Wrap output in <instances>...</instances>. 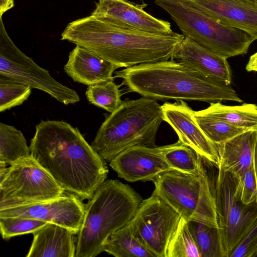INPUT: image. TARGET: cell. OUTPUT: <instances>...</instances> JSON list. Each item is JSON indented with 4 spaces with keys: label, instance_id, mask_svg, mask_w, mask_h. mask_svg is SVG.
Here are the masks:
<instances>
[{
    "label": "cell",
    "instance_id": "obj_28",
    "mask_svg": "<svg viewBox=\"0 0 257 257\" xmlns=\"http://www.w3.org/2000/svg\"><path fill=\"white\" fill-rule=\"evenodd\" d=\"M166 257H201L188 221L183 218L170 240Z\"/></svg>",
    "mask_w": 257,
    "mask_h": 257
},
{
    "label": "cell",
    "instance_id": "obj_25",
    "mask_svg": "<svg viewBox=\"0 0 257 257\" xmlns=\"http://www.w3.org/2000/svg\"><path fill=\"white\" fill-rule=\"evenodd\" d=\"M188 223L201 257H225L218 228L195 221Z\"/></svg>",
    "mask_w": 257,
    "mask_h": 257
},
{
    "label": "cell",
    "instance_id": "obj_3",
    "mask_svg": "<svg viewBox=\"0 0 257 257\" xmlns=\"http://www.w3.org/2000/svg\"><path fill=\"white\" fill-rule=\"evenodd\" d=\"M128 92L156 100L242 102L230 84L206 76L173 59L114 72Z\"/></svg>",
    "mask_w": 257,
    "mask_h": 257
},
{
    "label": "cell",
    "instance_id": "obj_9",
    "mask_svg": "<svg viewBox=\"0 0 257 257\" xmlns=\"http://www.w3.org/2000/svg\"><path fill=\"white\" fill-rule=\"evenodd\" d=\"M0 16V75L45 92L65 105L79 101L80 97L75 90L56 80L48 70L15 45L7 33L2 16Z\"/></svg>",
    "mask_w": 257,
    "mask_h": 257
},
{
    "label": "cell",
    "instance_id": "obj_26",
    "mask_svg": "<svg viewBox=\"0 0 257 257\" xmlns=\"http://www.w3.org/2000/svg\"><path fill=\"white\" fill-rule=\"evenodd\" d=\"M121 85L116 84L114 77L101 82L88 86L86 96L88 101L109 113L113 112L122 100Z\"/></svg>",
    "mask_w": 257,
    "mask_h": 257
},
{
    "label": "cell",
    "instance_id": "obj_32",
    "mask_svg": "<svg viewBox=\"0 0 257 257\" xmlns=\"http://www.w3.org/2000/svg\"><path fill=\"white\" fill-rule=\"evenodd\" d=\"M229 257H257V218Z\"/></svg>",
    "mask_w": 257,
    "mask_h": 257
},
{
    "label": "cell",
    "instance_id": "obj_2",
    "mask_svg": "<svg viewBox=\"0 0 257 257\" xmlns=\"http://www.w3.org/2000/svg\"><path fill=\"white\" fill-rule=\"evenodd\" d=\"M61 36L118 68L169 60L185 37L123 27L92 15L69 23Z\"/></svg>",
    "mask_w": 257,
    "mask_h": 257
},
{
    "label": "cell",
    "instance_id": "obj_21",
    "mask_svg": "<svg viewBox=\"0 0 257 257\" xmlns=\"http://www.w3.org/2000/svg\"><path fill=\"white\" fill-rule=\"evenodd\" d=\"M206 115L218 119L248 131L257 132V105L243 103L226 105L219 101L210 103L207 108L199 110Z\"/></svg>",
    "mask_w": 257,
    "mask_h": 257
},
{
    "label": "cell",
    "instance_id": "obj_16",
    "mask_svg": "<svg viewBox=\"0 0 257 257\" xmlns=\"http://www.w3.org/2000/svg\"><path fill=\"white\" fill-rule=\"evenodd\" d=\"M212 18L257 40V2L252 0H185Z\"/></svg>",
    "mask_w": 257,
    "mask_h": 257
},
{
    "label": "cell",
    "instance_id": "obj_15",
    "mask_svg": "<svg viewBox=\"0 0 257 257\" xmlns=\"http://www.w3.org/2000/svg\"><path fill=\"white\" fill-rule=\"evenodd\" d=\"M146 5L127 0H98L91 15L121 26L154 33L173 32L170 23L146 12Z\"/></svg>",
    "mask_w": 257,
    "mask_h": 257
},
{
    "label": "cell",
    "instance_id": "obj_29",
    "mask_svg": "<svg viewBox=\"0 0 257 257\" xmlns=\"http://www.w3.org/2000/svg\"><path fill=\"white\" fill-rule=\"evenodd\" d=\"M31 93V88L13 79L0 75V112L22 104Z\"/></svg>",
    "mask_w": 257,
    "mask_h": 257
},
{
    "label": "cell",
    "instance_id": "obj_35",
    "mask_svg": "<svg viewBox=\"0 0 257 257\" xmlns=\"http://www.w3.org/2000/svg\"><path fill=\"white\" fill-rule=\"evenodd\" d=\"M253 166L254 170L255 175L257 182V139L255 143V146L254 150L253 159Z\"/></svg>",
    "mask_w": 257,
    "mask_h": 257
},
{
    "label": "cell",
    "instance_id": "obj_23",
    "mask_svg": "<svg viewBox=\"0 0 257 257\" xmlns=\"http://www.w3.org/2000/svg\"><path fill=\"white\" fill-rule=\"evenodd\" d=\"M162 152L166 162L174 170L196 174L205 169L201 157L179 140L174 144L163 146Z\"/></svg>",
    "mask_w": 257,
    "mask_h": 257
},
{
    "label": "cell",
    "instance_id": "obj_4",
    "mask_svg": "<svg viewBox=\"0 0 257 257\" xmlns=\"http://www.w3.org/2000/svg\"><path fill=\"white\" fill-rule=\"evenodd\" d=\"M143 199L127 184L105 180L84 204V215L77 233L75 257H94L112 233L128 224Z\"/></svg>",
    "mask_w": 257,
    "mask_h": 257
},
{
    "label": "cell",
    "instance_id": "obj_7",
    "mask_svg": "<svg viewBox=\"0 0 257 257\" xmlns=\"http://www.w3.org/2000/svg\"><path fill=\"white\" fill-rule=\"evenodd\" d=\"M155 193L187 221L218 228L215 196L204 169L196 174L165 172L153 181Z\"/></svg>",
    "mask_w": 257,
    "mask_h": 257
},
{
    "label": "cell",
    "instance_id": "obj_19",
    "mask_svg": "<svg viewBox=\"0 0 257 257\" xmlns=\"http://www.w3.org/2000/svg\"><path fill=\"white\" fill-rule=\"evenodd\" d=\"M33 234L27 257H75V234L68 228L48 223Z\"/></svg>",
    "mask_w": 257,
    "mask_h": 257
},
{
    "label": "cell",
    "instance_id": "obj_36",
    "mask_svg": "<svg viewBox=\"0 0 257 257\" xmlns=\"http://www.w3.org/2000/svg\"><path fill=\"white\" fill-rule=\"evenodd\" d=\"M252 1H254L257 2V0H252Z\"/></svg>",
    "mask_w": 257,
    "mask_h": 257
},
{
    "label": "cell",
    "instance_id": "obj_12",
    "mask_svg": "<svg viewBox=\"0 0 257 257\" xmlns=\"http://www.w3.org/2000/svg\"><path fill=\"white\" fill-rule=\"evenodd\" d=\"M82 201L74 194L64 193L54 200L0 209V217L38 219L62 226L76 234L79 231L84 215Z\"/></svg>",
    "mask_w": 257,
    "mask_h": 257
},
{
    "label": "cell",
    "instance_id": "obj_20",
    "mask_svg": "<svg viewBox=\"0 0 257 257\" xmlns=\"http://www.w3.org/2000/svg\"><path fill=\"white\" fill-rule=\"evenodd\" d=\"M256 139L257 132L249 131L217 145L218 166L236 178L242 176L253 164Z\"/></svg>",
    "mask_w": 257,
    "mask_h": 257
},
{
    "label": "cell",
    "instance_id": "obj_11",
    "mask_svg": "<svg viewBox=\"0 0 257 257\" xmlns=\"http://www.w3.org/2000/svg\"><path fill=\"white\" fill-rule=\"evenodd\" d=\"M180 215L154 192L143 200L128 223L135 236L155 256L166 257Z\"/></svg>",
    "mask_w": 257,
    "mask_h": 257
},
{
    "label": "cell",
    "instance_id": "obj_8",
    "mask_svg": "<svg viewBox=\"0 0 257 257\" xmlns=\"http://www.w3.org/2000/svg\"><path fill=\"white\" fill-rule=\"evenodd\" d=\"M65 192L31 155L10 165L0 180V209L54 200Z\"/></svg>",
    "mask_w": 257,
    "mask_h": 257
},
{
    "label": "cell",
    "instance_id": "obj_18",
    "mask_svg": "<svg viewBox=\"0 0 257 257\" xmlns=\"http://www.w3.org/2000/svg\"><path fill=\"white\" fill-rule=\"evenodd\" d=\"M117 69L111 62L78 45L70 52L64 67L65 73L74 82L88 86L113 78Z\"/></svg>",
    "mask_w": 257,
    "mask_h": 257
},
{
    "label": "cell",
    "instance_id": "obj_14",
    "mask_svg": "<svg viewBox=\"0 0 257 257\" xmlns=\"http://www.w3.org/2000/svg\"><path fill=\"white\" fill-rule=\"evenodd\" d=\"M162 150L163 146L131 147L114 157L109 165L119 177L128 182H153L161 174L174 170Z\"/></svg>",
    "mask_w": 257,
    "mask_h": 257
},
{
    "label": "cell",
    "instance_id": "obj_10",
    "mask_svg": "<svg viewBox=\"0 0 257 257\" xmlns=\"http://www.w3.org/2000/svg\"><path fill=\"white\" fill-rule=\"evenodd\" d=\"M215 198L225 257H229L257 218V202L244 204L234 197L235 177L218 166Z\"/></svg>",
    "mask_w": 257,
    "mask_h": 257
},
{
    "label": "cell",
    "instance_id": "obj_13",
    "mask_svg": "<svg viewBox=\"0 0 257 257\" xmlns=\"http://www.w3.org/2000/svg\"><path fill=\"white\" fill-rule=\"evenodd\" d=\"M164 121L177 134L179 140L201 158L216 166L219 163L217 146L211 141L197 124L195 111L184 100L166 102L161 105Z\"/></svg>",
    "mask_w": 257,
    "mask_h": 257
},
{
    "label": "cell",
    "instance_id": "obj_17",
    "mask_svg": "<svg viewBox=\"0 0 257 257\" xmlns=\"http://www.w3.org/2000/svg\"><path fill=\"white\" fill-rule=\"evenodd\" d=\"M174 60L209 77L230 84L232 72L227 59L185 37L176 48Z\"/></svg>",
    "mask_w": 257,
    "mask_h": 257
},
{
    "label": "cell",
    "instance_id": "obj_31",
    "mask_svg": "<svg viewBox=\"0 0 257 257\" xmlns=\"http://www.w3.org/2000/svg\"><path fill=\"white\" fill-rule=\"evenodd\" d=\"M234 195L244 204L257 202V182L253 164L242 176L235 177Z\"/></svg>",
    "mask_w": 257,
    "mask_h": 257
},
{
    "label": "cell",
    "instance_id": "obj_22",
    "mask_svg": "<svg viewBox=\"0 0 257 257\" xmlns=\"http://www.w3.org/2000/svg\"><path fill=\"white\" fill-rule=\"evenodd\" d=\"M103 251L115 257H155L135 236L128 224L108 237Z\"/></svg>",
    "mask_w": 257,
    "mask_h": 257
},
{
    "label": "cell",
    "instance_id": "obj_5",
    "mask_svg": "<svg viewBox=\"0 0 257 257\" xmlns=\"http://www.w3.org/2000/svg\"><path fill=\"white\" fill-rule=\"evenodd\" d=\"M163 121L162 107L157 100L144 97L126 99L107 115L91 146L109 162L131 147H156L157 134Z\"/></svg>",
    "mask_w": 257,
    "mask_h": 257
},
{
    "label": "cell",
    "instance_id": "obj_30",
    "mask_svg": "<svg viewBox=\"0 0 257 257\" xmlns=\"http://www.w3.org/2000/svg\"><path fill=\"white\" fill-rule=\"evenodd\" d=\"M48 222L20 217H0V232L3 239L34 233Z\"/></svg>",
    "mask_w": 257,
    "mask_h": 257
},
{
    "label": "cell",
    "instance_id": "obj_27",
    "mask_svg": "<svg viewBox=\"0 0 257 257\" xmlns=\"http://www.w3.org/2000/svg\"><path fill=\"white\" fill-rule=\"evenodd\" d=\"M195 120L207 138L216 145L248 131L195 111Z\"/></svg>",
    "mask_w": 257,
    "mask_h": 257
},
{
    "label": "cell",
    "instance_id": "obj_1",
    "mask_svg": "<svg viewBox=\"0 0 257 257\" xmlns=\"http://www.w3.org/2000/svg\"><path fill=\"white\" fill-rule=\"evenodd\" d=\"M31 155L66 191L90 199L107 177L106 162L77 127L63 120H41L31 140Z\"/></svg>",
    "mask_w": 257,
    "mask_h": 257
},
{
    "label": "cell",
    "instance_id": "obj_24",
    "mask_svg": "<svg viewBox=\"0 0 257 257\" xmlns=\"http://www.w3.org/2000/svg\"><path fill=\"white\" fill-rule=\"evenodd\" d=\"M30 156V148L22 132L0 122V162L12 165L18 160Z\"/></svg>",
    "mask_w": 257,
    "mask_h": 257
},
{
    "label": "cell",
    "instance_id": "obj_33",
    "mask_svg": "<svg viewBox=\"0 0 257 257\" xmlns=\"http://www.w3.org/2000/svg\"><path fill=\"white\" fill-rule=\"evenodd\" d=\"M245 69L248 72L257 71V53L250 57Z\"/></svg>",
    "mask_w": 257,
    "mask_h": 257
},
{
    "label": "cell",
    "instance_id": "obj_6",
    "mask_svg": "<svg viewBox=\"0 0 257 257\" xmlns=\"http://www.w3.org/2000/svg\"><path fill=\"white\" fill-rule=\"evenodd\" d=\"M185 37L227 59L247 53L253 41L245 32L206 14L185 0H155Z\"/></svg>",
    "mask_w": 257,
    "mask_h": 257
},
{
    "label": "cell",
    "instance_id": "obj_34",
    "mask_svg": "<svg viewBox=\"0 0 257 257\" xmlns=\"http://www.w3.org/2000/svg\"><path fill=\"white\" fill-rule=\"evenodd\" d=\"M14 6V0H0V16L12 8Z\"/></svg>",
    "mask_w": 257,
    "mask_h": 257
}]
</instances>
